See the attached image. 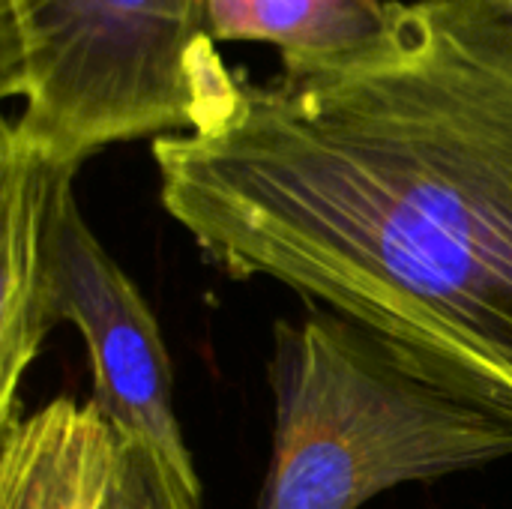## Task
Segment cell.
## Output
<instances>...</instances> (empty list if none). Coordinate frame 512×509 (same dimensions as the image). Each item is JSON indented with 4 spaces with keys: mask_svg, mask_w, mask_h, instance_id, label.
I'll return each mask as SVG.
<instances>
[{
    "mask_svg": "<svg viewBox=\"0 0 512 509\" xmlns=\"http://www.w3.org/2000/svg\"><path fill=\"white\" fill-rule=\"evenodd\" d=\"M3 171V309H0V426L18 417V387L51 327L45 321V264L51 201L66 174L0 132Z\"/></svg>",
    "mask_w": 512,
    "mask_h": 509,
    "instance_id": "obj_6",
    "label": "cell"
},
{
    "mask_svg": "<svg viewBox=\"0 0 512 509\" xmlns=\"http://www.w3.org/2000/svg\"><path fill=\"white\" fill-rule=\"evenodd\" d=\"M66 174L51 201L45 321H72L84 339L93 399L117 438L153 453L168 474L201 498V483L174 414L171 360L141 291L87 228Z\"/></svg>",
    "mask_w": 512,
    "mask_h": 509,
    "instance_id": "obj_4",
    "label": "cell"
},
{
    "mask_svg": "<svg viewBox=\"0 0 512 509\" xmlns=\"http://www.w3.org/2000/svg\"><path fill=\"white\" fill-rule=\"evenodd\" d=\"M120 438L87 402L57 396L0 426V509H105Z\"/></svg>",
    "mask_w": 512,
    "mask_h": 509,
    "instance_id": "obj_5",
    "label": "cell"
},
{
    "mask_svg": "<svg viewBox=\"0 0 512 509\" xmlns=\"http://www.w3.org/2000/svg\"><path fill=\"white\" fill-rule=\"evenodd\" d=\"M159 198L234 279H273L512 426V0H390L282 60L195 135Z\"/></svg>",
    "mask_w": 512,
    "mask_h": 509,
    "instance_id": "obj_1",
    "label": "cell"
},
{
    "mask_svg": "<svg viewBox=\"0 0 512 509\" xmlns=\"http://www.w3.org/2000/svg\"><path fill=\"white\" fill-rule=\"evenodd\" d=\"M390 0H210L219 42H270L282 60L354 45L387 18Z\"/></svg>",
    "mask_w": 512,
    "mask_h": 509,
    "instance_id": "obj_7",
    "label": "cell"
},
{
    "mask_svg": "<svg viewBox=\"0 0 512 509\" xmlns=\"http://www.w3.org/2000/svg\"><path fill=\"white\" fill-rule=\"evenodd\" d=\"M210 0H0L3 135L69 168L135 138L228 117L240 72L216 48Z\"/></svg>",
    "mask_w": 512,
    "mask_h": 509,
    "instance_id": "obj_3",
    "label": "cell"
},
{
    "mask_svg": "<svg viewBox=\"0 0 512 509\" xmlns=\"http://www.w3.org/2000/svg\"><path fill=\"white\" fill-rule=\"evenodd\" d=\"M105 509H120V504H117V483H114V495H111V501H108Z\"/></svg>",
    "mask_w": 512,
    "mask_h": 509,
    "instance_id": "obj_9",
    "label": "cell"
},
{
    "mask_svg": "<svg viewBox=\"0 0 512 509\" xmlns=\"http://www.w3.org/2000/svg\"><path fill=\"white\" fill-rule=\"evenodd\" d=\"M273 459L258 509H360L512 456V426L399 363L336 312L279 321Z\"/></svg>",
    "mask_w": 512,
    "mask_h": 509,
    "instance_id": "obj_2",
    "label": "cell"
},
{
    "mask_svg": "<svg viewBox=\"0 0 512 509\" xmlns=\"http://www.w3.org/2000/svg\"><path fill=\"white\" fill-rule=\"evenodd\" d=\"M117 504L120 509H201V498L186 492L153 453L120 438Z\"/></svg>",
    "mask_w": 512,
    "mask_h": 509,
    "instance_id": "obj_8",
    "label": "cell"
}]
</instances>
